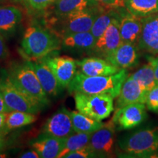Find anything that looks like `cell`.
I'll return each instance as SVG.
<instances>
[{
	"instance_id": "cell-1",
	"label": "cell",
	"mask_w": 158,
	"mask_h": 158,
	"mask_svg": "<svg viewBox=\"0 0 158 158\" xmlns=\"http://www.w3.org/2000/svg\"><path fill=\"white\" fill-rule=\"evenodd\" d=\"M128 77L126 69H121L110 76H88L77 72L68 86L70 94L76 92L89 94H109L115 99L118 96L122 84Z\"/></svg>"
},
{
	"instance_id": "cell-2",
	"label": "cell",
	"mask_w": 158,
	"mask_h": 158,
	"mask_svg": "<svg viewBox=\"0 0 158 158\" xmlns=\"http://www.w3.org/2000/svg\"><path fill=\"white\" fill-rule=\"evenodd\" d=\"M21 45L23 54L28 60H39L59 50L62 40L51 30L30 26L25 30Z\"/></svg>"
},
{
	"instance_id": "cell-3",
	"label": "cell",
	"mask_w": 158,
	"mask_h": 158,
	"mask_svg": "<svg viewBox=\"0 0 158 158\" xmlns=\"http://www.w3.org/2000/svg\"><path fill=\"white\" fill-rule=\"evenodd\" d=\"M100 13V10L94 7L63 16H52L48 20L50 30L60 39L73 33L90 31Z\"/></svg>"
},
{
	"instance_id": "cell-4",
	"label": "cell",
	"mask_w": 158,
	"mask_h": 158,
	"mask_svg": "<svg viewBox=\"0 0 158 158\" xmlns=\"http://www.w3.org/2000/svg\"><path fill=\"white\" fill-rule=\"evenodd\" d=\"M0 91L10 110L38 114L45 107L40 102L19 88L10 78L7 70L0 73Z\"/></svg>"
},
{
	"instance_id": "cell-5",
	"label": "cell",
	"mask_w": 158,
	"mask_h": 158,
	"mask_svg": "<svg viewBox=\"0 0 158 158\" xmlns=\"http://www.w3.org/2000/svg\"><path fill=\"white\" fill-rule=\"evenodd\" d=\"M118 147L127 157H151L158 149V127L138 130L122 138Z\"/></svg>"
},
{
	"instance_id": "cell-6",
	"label": "cell",
	"mask_w": 158,
	"mask_h": 158,
	"mask_svg": "<svg viewBox=\"0 0 158 158\" xmlns=\"http://www.w3.org/2000/svg\"><path fill=\"white\" fill-rule=\"evenodd\" d=\"M8 72L10 78L24 92L40 102L45 106L49 104L48 94L45 93L40 83L36 73L28 61L23 62H13Z\"/></svg>"
},
{
	"instance_id": "cell-7",
	"label": "cell",
	"mask_w": 158,
	"mask_h": 158,
	"mask_svg": "<svg viewBox=\"0 0 158 158\" xmlns=\"http://www.w3.org/2000/svg\"><path fill=\"white\" fill-rule=\"evenodd\" d=\"M77 110L97 121L109 117L114 110V98L109 94H73Z\"/></svg>"
},
{
	"instance_id": "cell-8",
	"label": "cell",
	"mask_w": 158,
	"mask_h": 158,
	"mask_svg": "<svg viewBox=\"0 0 158 158\" xmlns=\"http://www.w3.org/2000/svg\"><path fill=\"white\" fill-rule=\"evenodd\" d=\"M115 131V124L110 120L91 134L88 147L94 157H109L113 155Z\"/></svg>"
},
{
	"instance_id": "cell-9",
	"label": "cell",
	"mask_w": 158,
	"mask_h": 158,
	"mask_svg": "<svg viewBox=\"0 0 158 158\" xmlns=\"http://www.w3.org/2000/svg\"><path fill=\"white\" fill-rule=\"evenodd\" d=\"M147 117L144 103H133L115 110L111 120L119 130H130L141 124Z\"/></svg>"
},
{
	"instance_id": "cell-10",
	"label": "cell",
	"mask_w": 158,
	"mask_h": 158,
	"mask_svg": "<svg viewBox=\"0 0 158 158\" xmlns=\"http://www.w3.org/2000/svg\"><path fill=\"white\" fill-rule=\"evenodd\" d=\"M120 18L121 16L114 19L103 34L96 40L95 45L91 51L92 54L106 59L121 44L122 39L119 31Z\"/></svg>"
},
{
	"instance_id": "cell-11",
	"label": "cell",
	"mask_w": 158,
	"mask_h": 158,
	"mask_svg": "<svg viewBox=\"0 0 158 158\" xmlns=\"http://www.w3.org/2000/svg\"><path fill=\"white\" fill-rule=\"evenodd\" d=\"M43 59L54 73L62 88H68L78 72L77 61L67 56H48Z\"/></svg>"
},
{
	"instance_id": "cell-12",
	"label": "cell",
	"mask_w": 158,
	"mask_h": 158,
	"mask_svg": "<svg viewBox=\"0 0 158 158\" xmlns=\"http://www.w3.org/2000/svg\"><path fill=\"white\" fill-rule=\"evenodd\" d=\"M75 132L70 110L63 107L47 119L42 133L56 138H67Z\"/></svg>"
},
{
	"instance_id": "cell-13",
	"label": "cell",
	"mask_w": 158,
	"mask_h": 158,
	"mask_svg": "<svg viewBox=\"0 0 158 158\" xmlns=\"http://www.w3.org/2000/svg\"><path fill=\"white\" fill-rule=\"evenodd\" d=\"M142 31L138 42V48L150 53L158 54V17L154 14L142 18Z\"/></svg>"
},
{
	"instance_id": "cell-14",
	"label": "cell",
	"mask_w": 158,
	"mask_h": 158,
	"mask_svg": "<svg viewBox=\"0 0 158 158\" xmlns=\"http://www.w3.org/2000/svg\"><path fill=\"white\" fill-rule=\"evenodd\" d=\"M133 77L128 76L122 84L120 93L117 97L115 109L129 104L144 103L148 94Z\"/></svg>"
},
{
	"instance_id": "cell-15",
	"label": "cell",
	"mask_w": 158,
	"mask_h": 158,
	"mask_svg": "<svg viewBox=\"0 0 158 158\" xmlns=\"http://www.w3.org/2000/svg\"><path fill=\"white\" fill-rule=\"evenodd\" d=\"M36 73L41 86L48 96H57L62 89L54 73L43 59L28 60Z\"/></svg>"
},
{
	"instance_id": "cell-16",
	"label": "cell",
	"mask_w": 158,
	"mask_h": 158,
	"mask_svg": "<svg viewBox=\"0 0 158 158\" xmlns=\"http://www.w3.org/2000/svg\"><path fill=\"white\" fill-rule=\"evenodd\" d=\"M77 64L79 68L78 72L88 76H110L121 70L106 59L98 56L87 57L77 61Z\"/></svg>"
},
{
	"instance_id": "cell-17",
	"label": "cell",
	"mask_w": 158,
	"mask_h": 158,
	"mask_svg": "<svg viewBox=\"0 0 158 158\" xmlns=\"http://www.w3.org/2000/svg\"><path fill=\"white\" fill-rule=\"evenodd\" d=\"M65 139L43 134L30 141L29 146L38 153L40 158H57L64 147Z\"/></svg>"
},
{
	"instance_id": "cell-18",
	"label": "cell",
	"mask_w": 158,
	"mask_h": 158,
	"mask_svg": "<svg viewBox=\"0 0 158 158\" xmlns=\"http://www.w3.org/2000/svg\"><path fill=\"white\" fill-rule=\"evenodd\" d=\"M114 66L127 69L135 66L138 62V45L130 43H123L106 59Z\"/></svg>"
},
{
	"instance_id": "cell-19",
	"label": "cell",
	"mask_w": 158,
	"mask_h": 158,
	"mask_svg": "<svg viewBox=\"0 0 158 158\" xmlns=\"http://www.w3.org/2000/svg\"><path fill=\"white\" fill-rule=\"evenodd\" d=\"M23 13L15 5H0V34L4 38H9L14 35L22 21Z\"/></svg>"
},
{
	"instance_id": "cell-20",
	"label": "cell",
	"mask_w": 158,
	"mask_h": 158,
	"mask_svg": "<svg viewBox=\"0 0 158 158\" xmlns=\"http://www.w3.org/2000/svg\"><path fill=\"white\" fill-rule=\"evenodd\" d=\"M142 19L136 17L131 13H127L120 18L119 31L122 42L138 44V40L141 36Z\"/></svg>"
},
{
	"instance_id": "cell-21",
	"label": "cell",
	"mask_w": 158,
	"mask_h": 158,
	"mask_svg": "<svg viewBox=\"0 0 158 158\" xmlns=\"http://www.w3.org/2000/svg\"><path fill=\"white\" fill-rule=\"evenodd\" d=\"M95 0H55L52 4L53 16L59 17L70 13L97 7Z\"/></svg>"
},
{
	"instance_id": "cell-22",
	"label": "cell",
	"mask_w": 158,
	"mask_h": 158,
	"mask_svg": "<svg viewBox=\"0 0 158 158\" xmlns=\"http://www.w3.org/2000/svg\"><path fill=\"white\" fill-rule=\"evenodd\" d=\"M62 45L70 48L91 51L96 43V38L91 31L73 33L67 35L61 39Z\"/></svg>"
},
{
	"instance_id": "cell-23",
	"label": "cell",
	"mask_w": 158,
	"mask_h": 158,
	"mask_svg": "<svg viewBox=\"0 0 158 158\" xmlns=\"http://www.w3.org/2000/svg\"><path fill=\"white\" fill-rule=\"evenodd\" d=\"M124 2L127 11L141 19L158 13V0H124Z\"/></svg>"
},
{
	"instance_id": "cell-24",
	"label": "cell",
	"mask_w": 158,
	"mask_h": 158,
	"mask_svg": "<svg viewBox=\"0 0 158 158\" xmlns=\"http://www.w3.org/2000/svg\"><path fill=\"white\" fill-rule=\"evenodd\" d=\"M73 126L76 133H92L103 125L102 121H97L78 110L70 111Z\"/></svg>"
},
{
	"instance_id": "cell-25",
	"label": "cell",
	"mask_w": 158,
	"mask_h": 158,
	"mask_svg": "<svg viewBox=\"0 0 158 158\" xmlns=\"http://www.w3.org/2000/svg\"><path fill=\"white\" fill-rule=\"evenodd\" d=\"M37 119V114L19 111V110H11L7 113V115L5 124L6 133L7 134L10 130L34 123Z\"/></svg>"
},
{
	"instance_id": "cell-26",
	"label": "cell",
	"mask_w": 158,
	"mask_h": 158,
	"mask_svg": "<svg viewBox=\"0 0 158 158\" xmlns=\"http://www.w3.org/2000/svg\"><path fill=\"white\" fill-rule=\"evenodd\" d=\"M91 134L74 133L65 139L64 147L57 158H65L69 153L87 147L90 141Z\"/></svg>"
},
{
	"instance_id": "cell-27",
	"label": "cell",
	"mask_w": 158,
	"mask_h": 158,
	"mask_svg": "<svg viewBox=\"0 0 158 158\" xmlns=\"http://www.w3.org/2000/svg\"><path fill=\"white\" fill-rule=\"evenodd\" d=\"M131 76L144 90L147 92H149L157 84L153 66L149 62H148L147 64H143L141 68L132 74Z\"/></svg>"
},
{
	"instance_id": "cell-28",
	"label": "cell",
	"mask_w": 158,
	"mask_h": 158,
	"mask_svg": "<svg viewBox=\"0 0 158 158\" xmlns=\"http://www.w3.org/2000/svg\"><path fill=\"white\" fill-rule=\"evenodd\" d=\"M118 16L119 15L118 14V13H116L112 9L100 13V15L94 20L90 31L96 40L103 34L106 29L108 28V26L113 21V19Z\"/></svg>"
},
{
	"instance_id": "cell-29",
	"label": "cell",
	"mask_w": 158,
	"mask_h": 158,
	"mask_svg": "<svg viewBox=\"0 0 158 158\" xmlns=\"http://www.w3.org/2000/svg\"><path fill=\"white\" fill-rule=\"evenodd\" d=\"M145 104L149 110L158 114V83L148 92Z\"/></svg>"
},
{
	"instance_id": "cell-30",
	"label": "cell",
	"mask_w": 158,
	"mask_h": 158,
	"mask_svg": "<svg viewBox=\"0 0 158 158\" xmlns=\"http://www.w3.org/2000/svg\"><path fill=\"white\" fill-rule=\"evenodd\" d=\"M31 9L35 10H43L49 7L55 0H24Z\"/></svg>"
},
{
	"instance_id": "cell-31",
	"label": "cell",
	"mask_w": 158,
	"mask_h": 158,
	"mask_svg": "<svg viewBox=\"0 0 158 158\" xmlns=\"http://www.w3.org/2000/svg\"><path fill=\"white\" fill-rule=\"evenodd\" d=\"M88 157H95L92 152L87 147L78 149L76 151L72 152L69 153L65 158H88Z\"/></svg>"
},
{
	"instance_id": "cell-32",
	"label": "cell",
	"mask_w": 158,
	"mask_h": 158,
	"mask_svg": "<svg viewBox=\"0 0 158 158\" xmlns=\"http://www.w3.org/2000/svg\"><path fill=\"white\" fill-rule=\"evenodd\" d=\"M95 1L110 9L125 7L124 0H95Z\"/></svg>"
},
{
	"instance_id": "cell-33",
	"label": "cell",
	"mask_w": 158,
	"mask_h": 158,
	"mask_svg": "<svg viewBox=\"0 0 158 158\" xmlns=\"http://www.w3.org/2000/svg\"><path fill=\"white\" fill-rule=\"evenodd\" d=\"M9 56V51L4 37L0 34V62L5 60Z\"/></svg>"
},
{
	"instance_id": "cell-34",
	"label": "cell",
	"mask_w": 158,
	"mask_h": 158,
	"mask_svg": "<svg viewBox=\"0 0 158 158\" xmlns=\"http://www.w3.org/2000/svg\"><path fill=\"white\" fill-rule=\"evenodd\" d=\"M148 62H149L152 64L154 71H155V76L157 82L158 83V54L153 55L148 58Z\"/></svg>"
},
{
	"instance_id": "cell-35",
	"label": "cell",
	"mask_w": 158,
	"mask_h": 158,
	"mask_svg": "<svg viewBox=\"0 0 158 158\" xmlns=\"http://www.w3.org/2000/svg\"><path fill=\"white\" fill-rule=\"evenodd\" d=\"M19 157L21 158H40V155H38V153L34 149L31 150H29V151L25 152L21 154V155L19 156Z\"/></svg>"
},
{
	"instance_id": "cell-36",
	"label": "cell",
	"mask_w": 158,
	"mask_h": 158,
	"mask_svg": "<svg viewBox=\"0 0 158 158\" xmlns=\"http://www.w3.org/2000/svg\"><path fill=\"white\" fill-rule=\"evenodd\" d=\"M7 113H0V133L6 135L5 132V124L7 119Z\"/></svg>"
},
{
	"instance_id": "cell-37",
	"label": "cell",
	"mask_w": 158,
	"mask_h": 158,
	"mask_svg": "<svg viewBox=\"0 0 158 158\" xmlns=\"http://www.w3.org/2000/svg\"><path fill=\"white\" fill-rule=\"evenodd\" d=\"M10 111H11V110L9 109V108L6 105L2 94L0 91V113H8Z\"/></svg>"
},
{
	"instance_id": "cell-38",
	"label": "cell",
	"mask_w": 158,
	"mask_h": 158,
	"mask_svg": "<svg viewBox=\"0 0 158 158\" xmlns=\"http://www.w3.org/2000/svg\"><path fill=\"white\" fill-rule=\"evenodd\" d=\"M5 134L0 133V153L3 152L4 150L7 147V141H6Z\"/></svg>"
},
{
	"instance_id": "cell-39",
	"label": "cell",
	"mask_w": 158,
	"mask_h": 158,
	"mask_svg": "<svg viewBox=\"0 0 158 158\" xmlns=\"http://www.w3.org/2000/svg\"><path fill=\"white\" fill-rule=\"evenodd\" d=\"M3 1H7V0H0V2H3Z\"/></svg>"
},
{
	"instance_id": "cell-40",
	"label": "cell",
	"mask_w": 158,
	"mask_h": 158,
	"mask_svg": "<svg viewBox=\"0 0 158 158\" xmlns=\"http://www.w3.org/2000/svg\"><path fill=\"white\" fill-rule=\"evenodd\" d=\"M156 15H157V16L158 17V13H156Z\"/></svg>"
},
{
	"instance_id": "cell-41",
	"label": "cell",
	"mask_w": 158,
	"mask_h": 158,
	"mask_svg": "<svg viewBox=\"0 0 158 158\" xmlns=\"http://www.w3.org/2000/svg\"><path fill=\"white\" fill-rule=\"evenodd\" d=\"M157 157H158V155H157Z\"/></svg>"
}]
</instances>
